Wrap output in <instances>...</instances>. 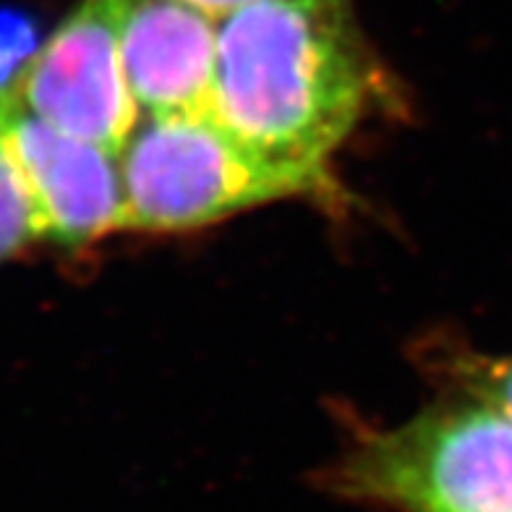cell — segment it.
<instances>
[{"label":"cell","instance_id":"obj_5","mask_svg":"<svg viewBox=\"0 0 512 512\" xmlns=\"http://www.w3.org/2000/svg\"><path fill=\"white\" fill-rule=\"evenodd\" d=\"M0 134L27 181L45 238L84 246L121 233L126 220L121 155L68 134L0 89Z\"/></svg>","mask_w":512,"mask_h":512},{"label":"cell","instance_id":"obj_4","mask_svg":"<svg viewBox=\"0 0 512 512\" xmlns=\"http://www.w3.org/2000/svg\"><path fill=\"white\" fill-rule=\"evenodd\" d=\"M131 3L79 0L8 87L34 115L115 155L142 121L123 74Z\"/></svg>","mask_w":512,"mask_h":512},{"label":"cell","instance_id":"obj_3","mask_svg":"<svg viewBox=\"0 0 512 512\" xmlns=\"http://www.w3.org/2000/svg\"><path fill=\"white\" fill-rule=\"evenodd\" d=\"M335 486L403 512H512V421L471 395L439 403L358 442Z\"/></svg>","mask_w":512,"mask_h":512},{"label":"cell","instance_id":"obj_9","mask_svg":"<svg viewBox=\"0 0 512 512\" xmlns=\"http://www.w3.org/2000/svg\"><path fill=\"white\" fill-rule=\"evenodd\" d=\"M186 3L202 8V11H207V14L220 19V16L230 14V11H236V8L246 6V3H254V0H186Z\"/></svg>","mask_w":512,"mask_h":512},{"label":"cell","instance_id":"obj_7","mask_svg":"<svg viewBox=\"0 0 512 512\" xmlns=\"http://www.w3.org/2000/svg\"><path fill=\"white\" fill-rule=\"evenodd\" d=\"M37 241H45L40 212L0 134V264Z\"/></svg>","mask_w":512,"mask_h":512},{"label":"cell","instance_id":"obj_2","mask_svg":"<svg viewBox=\"0 0 512 512\" xmlns=\"http://www.w3.org/2000/svg\"><path fill=\"white\" fill-rule=\"evenodd\" d=\"M123 230L181 233L246 209L322 191L327 173L277 160L215 113L142 118L121 152Z\"/></svg>","mask_w":512,"mask_h":512},{"label":"cell","instance_id":"obj_8","mask_svg":"<svg viewBox=\"0 0 512 512\" xmlns=\"http://www.w3.org/2000/svg\"><path fill=\"white\" fill-rule=\"evenodd\" d=\"M458 379L471 398H479L512 421V358H465Z\"/></svg>","mask_w":512,"mask_h":512},{"label":"cell","instance_id":"obj_1","mask_svg":"<svg viewBox=\"0 0 512 512\" xmlns=\"http://www.w3.org/2000/svg\"><path fill=\"white\" fill-rule=\"evenodd\" d=\"M371 87L353 0H254L220 16L212 113L277 160L327 173Z\"/></svg>","mask_w":512,"mask_h":512},{"label":"cell","instance_id":"obj_6","mask_svg":"<svg viewBox=\"0 0 512 512\" xmlns=\"http://www.w3.org/2000/svg\"><path fill=\"white\" fill-rule=\"evenodd\" d=\"M220 19L186 0H134L123 74L142 118L207 115L215 105Z\"/></svg>","mask_w":512,"mask_h":512}]
</instances>
